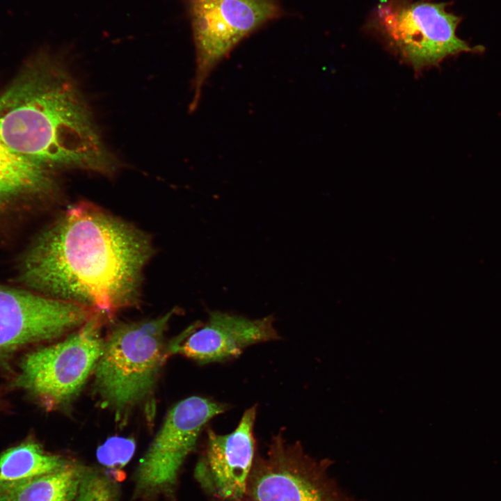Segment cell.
<instances>
[{"label": "cell", "instance_id": "cell-1", "mask_svg": "<svg viewBox=\"0 0 501 501\" xmlns=\"http://www.w3.org/2000/svg\"><path fill=\"white\" fill-rule=\"evenodd\" d=\"M105 146L66 67L39 58L0 95V209L55 188L54 170L95 171Z\"/></svg>", "mask_w": 501, "mask_h": 501}, {"label": "cell", "instance_id": "cell-10", "mask_svg": "<svg viewBox=\"0 0 501 501\" xmlns=\"http://www.w3.org/2000/svg\"><path fill=\"white\" fill-rule=\"evenodd\" d=\"M257 406L248 408L231 433L221 435L207 430L205 452L198 461L194 475L208 493L220 501H240L247 493L254 463L253 429Z\"/></svg>", "mask_w": 501, "mask_h": 501}, {"label": "cell", "instance_id": "cell-7", "mask_svg": "<svg viewBox=\"0 0 501 501\" xmlns=\"http://www.w3.org/2000/svg\"><path fill=\"white\" fill-rule=\"evenodd\" d=\"M227 408L199 396L187 397L173 406L140 461L135 474V495L146 500L170 495L202 430Z\"/></svg>", "mask_w": 501, "mask_h": 501}, {"label": "cell", "instance_id": "cell-14", "mask_svg": "<svg viewBox=\"0 0 501 501\" xmlns=\"http://www.w3.org/2000/svg\"><path fill=\"white\" fill-rule=\"evenodd\" d=\"M117 482L106 472L86 467L72 501H117Z\"/></svg>", "mask_w": 501, "mask_h": 501}, {"label": "cell", "instance_id": "cell-4", "mask_svg": "<svg viewBox=\"0 0 501 501\" xmlns=\"http://www.w3.org/2000/svg\"><path fill=\"white\" fill-rule=\"evenodd\" d=\"M449 5L427 0H382L369 26L416 71L463 53L483 54L484 46H471L457 35L462 17L448 11Z\"/></svg>", "mask_w": 501, "mask_h": 501}, {"label": "cell", "instance_id": "cell-15", "mask_svg": "<svg viewBox=\"0 0 501 501\" xmlns=\"http://www.w3.org/2000/svg\"><path fill=\"white\" fill-rule=\"evenodd\" d=\"M136 445L133 439L113 437L105 441L97 450L98 461L109 468L108 473L116 481L120 480L117 473L134 455ZM122 475L121 473H119Z\"/></svg>", "mask_w": 501, "mask_h": 501}, {"label": "cell", "instance_id": "cell-6", "mask_svg": "<svg viewBox=\"0 0 501 501\" xmlns=\"http://www.w3.org/2000/svg\"><path fill=\"white\" fill-rule=\"evenodd\" d=\"M333 461L308 455L299 442L274 436L266 456L258 457L248 478L253 501H363L349 494L330 473Z\"/></svg>", "mask_w": 501, "mask_h": 501}, {"label": "cell", "instance_id": "cell-11", "mask_svg": "<svg viewBox=\"0 0 501 501\" xmlns=\"http://www.w3.org/2000/svg\"><path fill=\"white\" fill-rule=\"evenodd\" d=\"M279 338L273 315L250 319L216 310L209 312L205 324L196 326L183 342L176 341L168 351L205 365L234 358L248 347Z\"/></svg>", "mask_w": 501, "mask_h": 501}, {"label": "cell", "instance_id": "cell-12", "mask_svg": "<svg viewBox=\"0 0 501 501\" xmlns=\"http://www.w3.org/2000/svg\"><path fill=\"white\" fill-rule=\"evenodd\" d=\"M85 468L71 460L53 472L24 482L0 484V501H72Z\"/></svg>", "mask_w": 501, "mask_h": 501}, {"label": "cell", "instance_id": "cell-3", "mask_svg": "<svg viewBox=\"0 0 501 501\" xmlns=\"http://www.w3.org/2000/svg\"><path fill=\"white\" fill-rule=\"evenodd\" d=\"M175 312L120 325L104 340L93 371L95 391L118 418L152 394L166 358L165 333Z\"/></svg>", "mask_w": 501, "mask_h": 501}, {"label": "cell", "instance_id": "cell-5", "mask_svg": "<svg viewBox=\"0 0 501 501\" xmlns=\"http://www.w3.org/2000/svg\"><path fill=\"white\" fill-rule=\"evenodd\" d=\"M102 315L95 312L65 340L26 355L17 385L49 409L71 401L93 373L102 353Z\"/></svg>", "mask_w": 501, "mask_h": 501}, {"label": "cell", "instance_id": "cell-9", "mask_svg": "<svg viewBox=\"0 0 501 501\" xmlns=\"http://www.w3.org/2000/svg\"><path fill=\"white\" fill-rule=\"evenodd\" d=\"M95 312L29 289L0 285V357L78 328Z\"/></svg>", "mask_w": 501, "mask_h": 501}, {"label": "cell", "instance_id": "cell-8", "mask_svg": "<svg viewBox=\"0 0 501 501\" xmlns=\"http://www.w3.org/2000/svg\"><path fill=\"white\" fill-rule=\"evenodd\" d=\"M196 70L190 111L215 66L244 38L280 14L274 0H191Z\"/></svg>", "mask_w": 501, "mask_h": 501}, {"label": "cell", "instance_id": "cell-13", "mask_svg": "<svg viewBox=\"0 0 501 501\" xmlns=\"http://www.w3.org/2000/svg\"><path fill=\"white\" fill-rule=\"evenodd\" d=\"M70 461L29 438L0 454V484L32 479L56 471Z\"/></svg>", "mask_w": 501, "mask_h": 501}, {"label": "cell", "instance_id": "cell-2", "mask_svg": "<svg viewBox=\"0 0 501 501\" xmlns=\"http://www.w3.org/2000/svg\"><path fill=\"white\" fill-rule=\"evenodd\" d=\"M146 234L94 204L69 207L24 255L19 278L42 295L113 315L138 299Z\"/></svg>", "mask_w": 501, "mask_h": 501}]
</instances>
